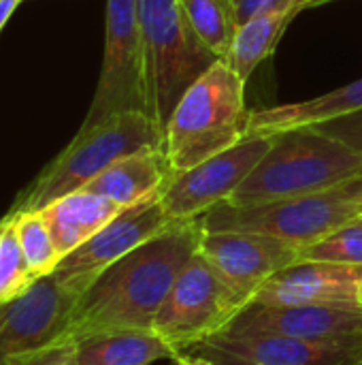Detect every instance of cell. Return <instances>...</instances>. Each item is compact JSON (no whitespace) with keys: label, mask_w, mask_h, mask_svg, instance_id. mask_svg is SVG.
Wrapping results in <instances>:
<instances>
[{"label":"cell","mask_w":362,"mask_h":365,"mask_svg":"<svg viewBox=\"0 0 362 365\" xmlns=\"http://www.w3.org/2000/svg\"><path fill=\"white\" fill-rule=\"evenodd\" d=\"M201 237V218L175 220L109 265L77 299L60 340L79 342L107 331L151 329L175 280L196 257Z\"/></svg>","instance_id":"cell-1"},{"label":"cell","mask_w":362,"mask_h":365,"mask_svg":"<svg viewBox=\"0 0 362 365\" xmlns=\"http://www.w3.org/2000/svg\"><path fill=\"white\" fill-rule=\"evenodd\" d=\"M362 175V154L299 126L273 135V145L226 203L258 205L333 188Z\"/></svg>","instance_id":"cell-2"},{"label":"cell","mask_w":362,"mask_h":365,"mask_svg":"<svg viewBox=\"0 0 362 365\" xmlns=\"http://www.w3.org/2000/svg\"><path fill=\"white\" fill-rule=\"evenodd\" d=\"M166 148V135L143 111L107 118L90 130H79L34 182L21 190L6 216L41 212L53 201L85 188L107 167L137 152Z\"/></svg>","instance_id":"cell-3"},{"label":"cell","mask_w":362,"mask_h":365,"mask_svg":"<svg viewBox=\"0 0 362 365\" xmlns=\"http://www.w3.org/2000/svg\"><path fill=\"white\" fill-rule=\"evenodd\" d=\"M247 128L245 81L218 60L188 88L166 124V154L175 173L237 145Z\"/></svg>","instance_id":"cell-4"},{"label":"cell","mask_w":362,"mask_h":365,"mask_svg":"<svg viewBox=\"0 0 362 365\" xmlns=\"http://www.w3.org/2000/svg\"><path fill=\"white\" fill-rule=\"evenodd\" d=\"M201 218L203 231H245L307 248L362 218V175L326 190L258 205H213Z\"/></svg>","instance_id":"cell-5"},{"label":"cell","mask_w":362,"mask_h":365,"mask_svg":"<svg viewBox=\"0 0 362 365\" xmlns=\"http://www.w3.org/2000/svg\"><path fill=\"white\" fill-rule=\"evenodd\" d=\"M145 58L149 115L166 135V124L188 92L218 60L194 32L179 0H137Z\"/></svg>","instance_id":"cell-6"},{"label":"cell","mask_w":362,"mask_h":365,"mask_svg":"<svg viewBox=\"0 0 362 365\" xmlns=\"http://www.w3.org/2000/svg\"><path fill=\"white\" fill-rule=\"evenodd\" d=\"M126 111L149 115L137 0H107L102 68L90 111L79 130H90L107 118Z\"/></svg>","instance_id":"cell-7"},{"label":"cell","mask_w":362,"mask_h":365,"mask_svg":"<svg viewBox=\"0 0 362 365\" xmlns=\"http://www.w3.org/2000/svg\"><path fill=\"white\" fill-rule=\"evenodd\" d=\"M237 310L233 308L226 289L196 252L188 267L175 280L169 297L158 310L151 329L179 355L198 342L222 331Z\"/></svg>","instance_id":"cell-8"},{"label":"cell","mask_w":362,"mask_h":365,"mask_svg":"<svg viewBox=\"0 0 362 365\" xmlns=\"http://www.w3.org/2000/svg\"><path fill=\"white\" fill-rule=\"evenodd\" d=\"M198 255L209 263L237 314L277 272L301 261V248L262 233L203 231Z\"/></svg>","instance_id":"cell-9"},{"label":"cell","mask_w":362,"mask_h":365,"mask_svg":"<svg viewBox=\"0 0 362 365\" xmlns=\"http://www.w3.org/2000/svg\"><path fill=\"white\" fill-rule=\"evenodd\" d=\"M188 353L205 357L213 365H362V336L299 340L222 329Z\"/></svg>","instance_id":"cell-10"},{"label":"cell","mask_w":362,"mask_h":365,"mask_svg":"<svg viewBox=\"0 0 362 365\" xmlns=\"http://www.w3.org/2000/svg\"><path fill=\"white\" fill-rule=\"evenodd\" d=\"M160 197L162 192H156L130 207H124L85 244L62 257L58 267L53 269V276L66 289L81 297V293L109 265H113L175 222L166 216Z\"/></svg>","instance_id":"cell-11"},{"label":"cell","mask_w":362,"mask_h":365,"mask_svg":"<svg viewBox=\"0 0 362 365\" xmlns=\"http://www.w3.org/2000/svg\"><path fill=\"white\" fill-rule=\"evenodd\" d=\"M273 145V135H247L237 145L175 173L162 190V207L171 220H190L228 201Z\"/></svg>","instance_id":"cell-12"},{"label":"cell","mask_w":362,"mask_h":365,"mask_svg":"<svg viewBox=\"0 0 362 365\" xmlns=\"http://www.w3.org/2000/svg\"><path fill=\"white\" fill-rule=\"evenodd\" d=\"M77 299L79 295L49 274L23 295L0 304V365L17 353L60 340Z\"/></svg>","instance_id":"cell-13"},{"label":"cell","mask_w":362,"mask_h":365,"mask_svg":"<svg viewBox=\"0 0 362 365\" xmlns=\"http://www.w3.org/2000/svg\"><path fill=\"white\" fill-rule=\"evenodd\" d=\"M361 282L362 265L297 261L265 282V287L256 293L254 304L361 308Z\"/></svg>","instance_id":"cell-14"},{"label":"cell","mask_w":362,"mask_h":365,"mask_svg":"<svg viewBox=\"0 0 362 365\" xmlns=\"http://www.w3.org/2000/svg\"><path fill=\"white\" fill-rule=\"evenodd\" d=\"M235 334H271L299 340H339L362 336L361 308L247 304L226 327Z\"/></svg>","instance_id":"cell-15"},{"label":"cell","mask_w":362,"mask_h":365,"mask_svg":"<svg viewBox=\"0 0 362 365\" xmlns=\"http://www.w3.org/2000/svg\"><path fill=\"white\" fill-rule=\"evenodd\" d=\"M173 175L175 169L169 160L166 148H154L119 158L81 190L100 195L119 207H130L162 192Z\"/></svg>","instance_id":"cell-16"},{"label":"cell","mask_w":362,"mask_h":365,"mask_svg":"<svg viewBox=\"0 0 362 365\" xmlns=\"http://www.w3.org/2000/svg\"><path fill=\"white\" fill-rule=\"evenodd\" d=\"M122 210L124 207L100 195L77 190L41 210V216L51 233L55 250L60 257H66L85 244L92 235H96Z\"/></svg>","instance_id":"cell-17"},{"label":"cell","mask_w":362,"mask_h":365,"mask_svg":"<svg viewBox=\"0 0 362 365\" xmlns=\"http://www.w3.org/2000/svg\"><path fill=\"white\" fill-rule=\"evenodd\" d=\"M362 109V79L322 96L250 111L247 135H277L299 126H312Z\"/></svg>","instance_id":"cell-18"},{"label":"cell","mask_w":362,"mask_h":365,"mask_svg":"<svg viewBox=\"0 0 362 365\" xmlns=\"http://www.w3.org/2000/svg\"><path fill=\"white\" fill-rule=\"evenodd\" d=\"M181 359L154 329H124L87 336L77 342L79 365H151Z\"/></svg>","instance_id":"cell-19"},{"label":"cell","mask_w":362,"mask_h":365,"mask_svg":"<svg viewBox=\"0 0 362 365\" xmlns=\"http://www.w3.org/2000/svg\"><path fill=\"white\" fill-rule=\"evenodd\" d=\"M294 11H265L243 21L226 58H222L243 81L262 64L277 47L288 24L297 17Z\"/></svg>","instance_id":"cell-20"},{"label":"cell","mask_w":362,"mask_h":365,"mask_svg":"<svg viewBox=\"0 0 362 365\" xmlns=\"http://www.w3.org/2000/svg\"><path fill=\"white\" fill-rule=\"evenodd\" d=\"M179 6L201 41L215 56L226 58L239 30L235 0H179Z\"/></svg>","instance_id":"cell-21"},{"label":"cell","mask_w":362,"mask_h":365,"mask_svg":"<svg viewBox=\"0 0 362 365\" xmlns=\"http://www.w3.org/2000/svg\"><path fill=\"white\" fill-rule=\"evenodd\" d=\"M6 220H13L17 240L26 259V265L30 274L38 280L43 276L53 274V269L60 263V252L55 250V244L51 240V233L41 216V212H21L15 216H4Z\"/></svg>","instance_id":"cell-22"},{"label":"cell","mask_w":362,"mask_h":365,"mask_svg":"<svg viewBox=\"0 0 362 365\" xmlns=\"http://www.w3.org/2000/svg\"><path fill=\"white\" fill-rule=\"evenodd\" d=\"M36 278L30 274L13 220H0V304L23 295Z\"/></svg>","instance_id":"cell-23"},{"label":"cell","mask_w":362,"mask_h":365,"mask_svg":"<svg viewBox=\"0 0 362 365\" xmlns=\"http://www.w3.org/2000/svg\"><path fill=\"white\" fill-rule=\"evenodd\" d=\"M301 261L362 265V218L301 250Z\"/></svg>","instance_id":"cell-24"},{"label":"cell","mask_w":362,"mask_h":365,"mask_svg":"<svg viewBox=\"0 0 362 365\" xmlns=\"http://www.w3.org/2000/svg\"><path fill=\"white\" fill-rule=\"evenodd\" d=\"M2 365H79L77 364V342L58 340L41 349L17 353L9 357Z\"/></svg>","instance_id":"cell-25"},{"label":"cell","mask_w":362,"mask_h":365,"mask_svg":"<svg viewBox=\"0 0 362 365\" xmlns=\"http://www.w3.org/2000/svg\"><path fill=\"white\" fill-rule=\"evenodd\" d=\"M316 130H320L326 137H333L335 141L352 148L354 152L362 154V109L326 120V122H318L312 124Z\"/></svg>","instance_id":"cell-26"},{"label":"cell","mask_w":362,"mask_h":365,"mask_svg":"<svg viewBox=\"0 0 362 365\" xmlns=\"http://www.w3.org/2000/svg\"><path fill=\"white\" fill-rule=\"evenodd\" d=\"M19 2H21V0H2V2H0V30L4 28V24L9 21V17L13 15V11L17 9Z\"/></svg>","instance_id":"cell-27"},{"label":"cell","mask_w":362,"mask_h":365,"mask_svg":"<svg viewBox=\"0 0 362 365\" xmlns=\"http://www.w3.org/2000/svg\"><path fill=\"white\" fill-rule=\"evenodd\" d=\"M179 365H213L209 359H205V357H196V355H192L190 359H186V357H181L179 359Z\"/></svg>","instance_id":"cell-28"},{"label":"cell","mask_w":362,"mask_h":365,"mask_svg":"<svg viewBox=\"0 0 362 365\" xmlns=\"http://www.w3.org/2000/svg\"><path fill=\"white\" fill-rule=\"evenodd\" d=\"M358 306H361V310H362V282H361V291H358Z\"/></svg>","instance_id":"cell-29"},{"label":"cell","mask_w":362,"mask_h":365,"mask_svg":"<svg viewBox=\"0 0 362 365\" xmlns=\"http://www.w3.org/2000/svg\"><path fill=\"white\" fill-rule=\"evenodd\" d=\"M0 2H2V0H0Z\"/></svg>","instance_id":"cell-30"}]
</instances>
